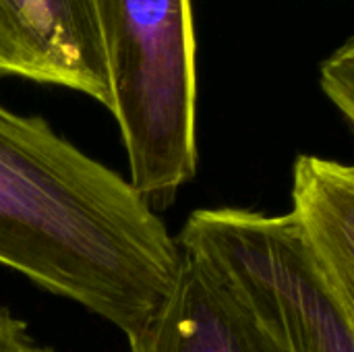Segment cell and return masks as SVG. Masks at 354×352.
<instances>
[{
	"instance_id": "cell-1",
	"label": "cell",
	"mask_w": 354,
	"mask_h": 352,
	"mask_svg": "<svg viewBox=\"0 0 354 352\" xmlns=\"http://www.w3.org/2000/svg\"><path fill=\"white\" fill-rule=\"evenodd\" d=\"M183 261L176 237L116 170L41 116L0 104V266L135 336Z\"/></svg>"
},
{
	"instance_id": "cell-2",
	"label": "cell",
	"mask_w": 354,
	"mask_h": 352,
	"mask_svg": "<svg viewBox=\"0 0 354 352\" xmlns=\"http://www.w3.org/2000/svg\"><path fill=\"white\" fill-rule=\"evenodd\" d=\"M93 6L129 183L153 212H164L197 172L191 0H93Z\"/></svg>"
},
{
	"instance_id": "cell-3",
	"label": "cell",
	"mask_w": 354,
	"mask_h": 352,
	"mask_svg": "<svg viewBox=\"0 0 354 352\" xmlns=\"http://www.w3.org/2000/svg\"><path fill=\"white\" fill-rule=\"evenodd\" d=\"M176 243L286 352H354V315L328 286L290 214L195 210Z\"/></svg>"
},
{
	"instance_id": "cell-4",
	"label": "cell",
	"mask_w": 354,
	"mask_h": 352,
	"mask_svg": "<svg viewBox=\"0 0 354 352\" xmlns=\"http://www.w3.org/2000/svg\"><path fill=\"white\" fill-rule=\"evenodd\" d=\"M0 75L75 89L112 112L93 0H0Z\"/></svg>"
},
{
	"instance_id": "cell-5",
	"label": "cell",
	"mask_w": 354,
	"mask_h": 352,
	"mask_svg": "<svg viewBox=\"0 0 354 352\" xmlns=\"http://www.w3.org/2000/svg\"><path fill=\"white\" fill-rule=\"evenodd\" d=\"M127 340L131 352H286L185 253L166 301Z\"/></svg>"
},
{
	"instance_id": "cell-6",
	"label": "cell",
	"mask_w": 354,
	"mask_h": 352,
	"mask_svg": "<svg viewBox=\"0 0 354 352\" xmlns=\"http://www.w3.org/2000/svg\"><path fill=\"white\" fill-rule=\"evenodd\" d=\"M299 234L340 305L354 315V168L301 154L292 166Z\"/></svg>"
},
{
	"instance_id": "cell-7",
	"label": "cell",
	"mask_w": 354,
	"mask_h": 352,
	"mask_svg": "<svg viewBox=\"0 0 354 352\" xmlns=\"http://www.w3.org/2000/svg\"><path fill=\"white\" fill-rule=\"evenodd\" d=\"M322 89L342 112L344 120L354 118V41L348 39L328 60L322 62Z\"/></svg>"
},
{
	"instance_id": "cell-8",
	"label": "cell",
	"mask_w": 354,
	"mask_h": 352,
	"mask_svg": "<svg viewBox=\"0 0 354 352\" xmlns=\"http://www.w3.org/2000/svg\"><path fill=\"white\" fill-rule=\"evenodd\" d=\"M0 352H58L39 344L31 334L27 322L17 317L8 307L0 305Z\"/></svg>"
}]
</instances>
